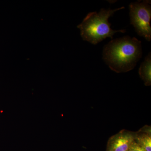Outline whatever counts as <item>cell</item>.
Listing matches in <instances>:
<instances>
[{"instance_id": "4", "label": "cell", "mask_w": 151, "mask_h": 151, "mask_svg": "<svg viewBox=\"0 0 151 151\" xmlns=\"http://www.w3.org/2000/svg\"><path fill=\"white\" fill-rule=\"evenodd\" d=\"M136 134L122 131L112 136L109 141V151H128L135 141Z\"/></svg>"}, {"instance_id": "7", "label": "cell", "mask_w": 151, "mask_h": 151, "mask_svg": "<svg viewBox=\"0 0 151 151\" xmlns=\"http://www.w3.org/2000/svg\"><path fill=\"white\" fill-rule=\"evenodd\" d=\"M128 151H146L135 142L132 143Z\"/></svg>"}, {"instance_id": "3", "label": "cell", "mask_w": 151, "mask_h": 151, "mask_svg": "<svg viewBox=\"0 0 151 151\" xmlns=\"http://www.w3.org/2000/svg\"><path fill=\"white\" fill-rule=\"evenodd\" d=\"M129 9L131 24L134 27L138 35L150 41L151 1L131 3Z\"/></svg>"}, {"instance_id": "2", "label": "cell", "mask_w": 151, "mask_h": 151, "mask_svg": "<svg viewBox=\"0 0 151 151\" xmlns=\"http://www.w3.org/2000/svg\"><path fill=\"white\" fill-rule=\"evenodd\" d=\"M125 9L122 7L115 9H101L99 12H92L87 14L83 21L77 26L80 30L82 39L92 44L97 45L107 37L113 39L117 32L125 33L126 30H114L111 28L108 19L117 11Z\"/></svg>"}, {"instance_id": "1", "label": "cell", "mask_w": 151, "mask_h": 151, "mask_svg": "<svg viewBox=\"0 0 151 151\" xmlns=\"http://www.w3.org/2000/svg\"><path fill=\"white\" fill-rule=\"evenodd\" d=\"M142 42L129 36L112 40L103 47V59L116 73L132 70L142 58Z\"/></svg>"}, {"instance_id": "5", "label": "cell", "mask_w": 151, "mask_h": 151, "mask_svg": "<svg viewBox=\"0 0 151 151\" xmlns=\"http://www.w3.org/2000/svg\"><path fill=\"white\" fill-rule=\"evenodd\" d=\"M151 52L145 57V60L139 68L140 77L144 81L146 86H150L151 82Z\"/></svg>"}, {"instance_id": "6", "label": "cell", "mask_w": 151, "mask_h": 151, "mask_svg": "<svg viewBox=\"0 0 151 151\" xmlns=\"http://www.w3.org/2000/svg\"><path fill=\"white\" fill-rule=\"evenodd\" d=\"M135 140L146 151H151V137L150 133L136 134Z\"/></svg>"}]
</instances>
